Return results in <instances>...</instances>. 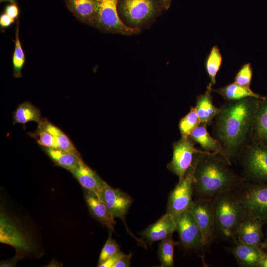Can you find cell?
<instances>
[{"instance_id":"36","label":"cell","mask_w":267,"mask_h":267,"mask_svg":"<svg viewBox=\"0 0 267 267\" xmlns=\"http://www.w3.org/2000/svg\"><path fill=\"white\" fill-rule=\"evenodd\" d=\"M132 254L126 255L122 258L114 266V267H129L130 266L131 258Z\"/></svg>"},{"instance_id":"8","label":"cell","mask_w":267,"mask_h":267,"mask_svg":"<svg viewBox=\"0 0 267 267\" xmlns=\"http://www.w3.org/2000/svg\"><path fill=\"white\" fill-rule=\"evenodd\" d=\"M193 164L171 192L168 200L167 213L173 215L175 219L189 210L193 202Z\"/></svg>"},{"instance_id":"20","label":"cell","mask_w":267,"mask_h":267,"mask_svg":"<svg viewBox=\"0 0 267 267\" xmlns=\"http://www.w3.org/2000/svg\"><path fill=\"white\" fill-rule=\"evenodd\" d=\"M212 87L209 84L206 91L197 96L195 107L200 123L207 126L212 123L213 119L221 110V108L216 107L213 103Z\"/></svg>"},{"instance_id":"9","label":"cell","mask_w":267,"mask_h":267,"mask_svg":"<svg viewBox=\"0 0 267 267\" xmlns=\"http://www.w3.org/2000/svg\"><path fill=\"white\" fill-rule=\"evenodd\" d=\"M189 211L199 228L203 246H209L213 240L215 232V219L212 200L195 198Z\"/></svg>"},{"instance_id":"26","label":"cell","mask_w":267,"mask_h":267,"mask_svg":"<svg viewBox=\"0 0 267 267\" xmlns=\"http://www.w3.org/2000/svg\"><path fill=\"white\" fill-rule=\"evenodd\" d=\"M222 62V57L220 49L217 45L213 46L205 61V68L210 79L209 84L213 86L216 83V76L220 69Z\"/></svg>"},{"instance_id":"25","label":"cell","mask_w":267,"mask_h":267,"mask_svg":"<svg viewBox=\"0 0 267 267\" xmlns=\"http://www.w3.org/2000/svg\"><path fill=\"white\" fill-rule=\"evenodd\" d=\"M13 124L25 125L30 122L39 124L42 118L40 110L31 102L25 101L18 105L13 113Z\"/></svg>"},{"instance_id":"13","label":"cell","mask_w":267,"mask_h":267,"mask_svg":"<svg viewBox=\"0 0 267 267\" xmlns=\"http://www.w3.org/2000/svg\"><path fill=\"white\" fill-rule=\"evenodd\" d=\"M266 223L248 213L238 228L233 239L244 243L260 246L264 239L263 226Z\"/></svg>"},{"instance_id":"6","label":"cell","mask_w":267,"mask_h":267,"mask_svg":"<svg viewBox=\"0 0 267 267\" xmlns=\"http://www.w3.org/2000/svg\"><path fill=\"white\" fill-rule=\"evenodd\" d=\"M233 191L248 212L267 223V183L248 181Z\"/></svg>"},{"instance_id":"3","label":"cell","mask_w":267,"mask_h":267,"mask_svg":"<svg viewBox=\"0 0 267 267\" xmlns=\"http://www.w3.org/2000/svg\"><path fill=\"white\" fill-rule=\"evenodd\" d=\"M215 231L223 237L233 239L248 212L233 191L224 192L212 199Z\"/></svg>"},{"instance_id":"41","label":"cell","mask_w":267,"mask_h":267,"mask_svg":"<svg viewBox=\"0 0 267 267\" xmlns=\"http://www.w3.org/2000/svg\"><path fill=\"white\" fill-rule=\"evenodd\" d=\"M15 0H0V2H5V1H9L12 3H13L15 1Z\"/></svg>"},{"instance_id":"23","label":"cell","mask_w":267,"mask_h":267,"mask_svg":"<svg viewBox=\"0 0 267 267\" xmlns=\"http://www.w3.org/2000/svg\"><path fill=\"white\" fill-rule=\"evenodd\" d=\"M41 148L55 165L69 172L73 170L82 159L81 156L68 151L44 146H41Z\"/></svg>"},{"instance_id":"17","label":"cell","mask_w":267,"mask_h":267,"mask_svg":"<svg viewBox=\"0 0 267 267\" xmlns=\"http://www.w3.org/2000/svg\"><path fill=\"white\" fill-rule=\"evenodd\" d=\"M233 240L235 244L231 251L238 265L243 267H259L260 261L265 253L263 249L260 246Z\"/></svg>"},{"instance_id":"18","label":"cell","mask_w":267,"mask_h":267,"mask_svg":"<svg viewBox=\"0 0 267 267\" xmlns=\"http://www.w3.org/2000/svg\"><path fill=\"white\" fill-rule=\"evenodd\" d=\"M250 139V142L267 145V96L259 100Z\"/></svg>"},{"instance_id":"5","label":"cell","mask_w":267,"mask_h":267,"mask_svg":"<svg viewBox=\"0 0 267 267\" xmlns=\"http://www.w3.org/2000/svg\"><path fill=\"white\" fill-rule=\"evenodd\" d=\"M238 158L246 180L267 183V145L249 142L242 148Z\"/></svg>"},{"instance_id":"31","label":"cell","mask_w":267,"mask_h":267,"mask_svg":"<svg viewBox=\"0 0 267 267\" xmlns=\"http://www.w3.org/2000/svg\"><path fill=\"white\" fill-rule=\"evenodd\" d=\"M111 232V231H109L108 237L101 250L98 260V266L105 262L120 250L118 244L115 240L112 238Z\"/></svg>"},{"instance_id":"33","label":"cell","mask_w":267,"mask_h":267,"mask_svg":"<svg viewBox=\"0 0 267 267\" xmlns=\"http://www.w3.org/2000/svg\"><path fill=\"white\" fill-rule=\"evenodd\" d=\"M126 254L120 250L106 260L105 262L98 266V267H114V265Z\"/></svg>"},{"instance_id":"28","label":"cell","mask_w":267,"mask_h":267,"mask_svg":"<svg viewBox=\"0 0 267 267\" xmlns=\"http://www.w3.org/2000/svg\"><path fill=\"white\" fill-rule=\"evenodd\" d=\"M25 62L24 52L19 36V25L16 26L14 50L12 56L13 76L16 78L22 77V70Z\"/></svg>"},{"instance_id":"30","label":"cell","mask_w":267,"mask_h":267,"mask_svg":"<svg viewBox=\"0 0 267 267\" xmlns=\"http://www.w3.org/2000/svg\"><path fill=\"white\" fill-rule=\"evenodd\" d=\"M29 135L34 138L41 146L58 149L56 139L49 133L37 128L34 132L29 133Z\"/></svg>"},{"instance_id":"24","label":"cell","mask_w":267,"mask_h":267,"mask_svg":"<svg viewBox=\"0 0 267 267\" xmlns=\"http://www.w3.org/2000/svg\"><path fill=\"white\" fill-rule=\"evenodd\" d=\"M212 91L218 93L225 100L231 101L248 97L261 98L263 96L254 92L250 88L241 86L234 82L218 89H212Z\"/></svg>"},{"instance_id":"34","label":"cell","mask_w":267,"mask_h":267,"mask_svg":"<svg viewBox=\"0 0 267 267\" xmlns=\"http://www.w3.org/2000/svg\"><path fill=\"white\" fill-rule=\"evenodd\" d=\"M5 13L11 17L16 19L19 15V9L17 5L13 2L5 7Z\"/></svg>"},{"instance_id":"7","label":"cell","mask_w":267,"mask_h":267,"mask_svg":"<svg viewBox=\"0 0 267 267\" xmlns=\"http://www.w3.org/2000/svg\"><path fill=\"white\" fill-rule=\"evenodd\" d=\"M96 22L95 27L113 34L131 35L137 34L139 30L131 28L121 20L118 10L119 0H95Z\"/></svg>"},{"instance_id":"32","label":"cell","mask_w":267,"mask_h":267,"mask_svg":"<svg viewBox=\"0 0 267 267\" xmlns=\"http://www.w3.org/2000/svg\"><path fill=\"white\" fill-rule=\"evenodd\" d=\"M253 76V70L250 63L244 64L236 73L234 82L244 87L250 88Z\"/></svg>"},{"instance_id":"29","label":"cell","mask_w":267,"mask_h":267,"mask_svg":"<svg viewBox=\"0 0 267 267\" xmlns=\"http://www.w3.org/2000/svg\"><path fill=\"white\" fill-rule=\"evenodd\" d=\"M200 123L195 107H191L190 111L181 119L179 123V129L182 137H189L192 131Z\"/></svg>"},{"instance_id":"14","label":"cell","mask_w":267,"mask_h":267,"mask_svg":"<svg viewBox=\"0 0 267 267\" xmlns=\"http://www.w3.org/2000/svg\"><path fill=\"white\" fill-rule=\"evenodd\" d=\"M84 189L93 192L99 196L108 184L82 160L70 172Z\"/></svg>"},{"instance_id":"37","label":"cell","mask_w":267,"mask_h":267,"mask_svg":"<svg viewBox=\"0 0 267 267\" xmlns=\"http://www.w3.org/2000/svg\"><path fill=\"white\" fill-rule=\"evenodd\" d=\"M20 257V256L19 254H17V256L13 258V259L9 261H6L2 262L0 264V267H14L15 266V265L18 260V259Z\"/></svg>"},{"instance_id":"40","label":"cell","mask_w":267,"mask_h":267,"mask_svg":"<svg viewBox=\"0 0 267 267\" xmlns=\"http://www.w3.org/2000/svg\"><path fill=\"white\" fill-rule=\"evenodd\" d=\"M260 247L263 249L267 250V235L265 239L262 242Z\"/></svg>"},{"instance_id":"21","label":"cell","mask_w":267,"mask_h":267,"mask_svg":"<svg viewBox=\"0 0 267 267\" xmlns=\"http://www.w3.org/2000/svg\"><path fill=\"white\" fill-rule=\"evenodd\" d=\"M207 127V125L200 123L191 133L190 138L199 143L204 151L218 153L224 158L221 144L217 139L210 135Z\"/></svg>"},{"instance_id":"35","label":"cell","mask_w":267,"mask_h":267,"mask_svg":"<svg viewBox=\"0 0 267 267\" xmlns=\"http://www.w3.org/2000/svg\"><path fill=\"white\" fill-rule=\"evenodd\" d=\"M15 19L11 17L5 13H3L0 16V25L3 28H5L10 26L14 22Z\"/></svg>"},{"instance_id":"1","label":"cell","mask_w":267,"mask_h":267,"mask_svg":"<svg viewBox=\"0 0 267 267\" xmlns=\"http://www.w3.org/2000/svg\"><path fill=\"white\" fill-rule=\"evenodd\" d=\"M260 98L248 97L229 101L216 117L214 134L230 164L249 142Z\"/></svg>"},{"instance_id":"12","label":"cell","mask_w":267,"mask_h":267,"mask_svg":"<svg viewBox=\"0 0 267 267\" xmlns=\"http://www.w3.org/2000/svg\"><path fill=\"white\" fill-rule=\"evenodd\" d=\"M176 222V231L184 248L198 249L204 247L199 228L189 210L178 217Z\"/></svg>"},{"instance_id":"19","label":"cell","mask_w":267,"mask_h":267,"mask_svg":"<svg viewBox=\"0 0 267 267\" xmlns=\"http://www.w3.org/2000/svg\"><path fill=\"white\" fill-rule=\"evenodd\" d=\"M67 7L80 21L95 27V0H65Z\"/></svg>"},{"instance_id":"22","label":"cell","mask_w":267,"mask_h":267,"mask_svg":"<svg viewBox=\"0 0 267 267\" xmlns=\"http://www.w3.org/2000/svg\"><path fill=\"white\" fill-rule=\"evenodd\" d=\"M38 124V128L44 130L55 137L58 149L68 151L81 156V154L70 138L58 127L49 122L46 118H42Z\"/></svg>"},{"instance_id":"39","label":"cell","mask_w":267,"mask_h":267,"mask_svg":"<svg viewBox=\"0 0 267 267\" xmlns=\"http://www.w3.org/2000/svg\"><path fill=\"white\" fill-rule=\"evenodd\" d=\"M172 0H160L164 9L167 10L170 6Z\"/></svg>"},{"instance_id":"2","label":"cell","mask_w":267,"mask_h":267,"mask_svg":"<svg viewBox=\"0 0 267 267\" xmlns=\"http://www.w3.org/2000/svg\"><path fill=\"white\" fill-rule=\"evenodd\" d=\"M193 164V195L196 198L212 199L222 193L237 189L245 179L237 175L230 168L231 164L218 153H196Z\"/></svg>"},{"instance_id":"16","label":"cell","mask_w":267,"mask_h":267,"mask_svg":"<svg viewBox=\"0 0 267 267\" xmlns=\"http://www.w3.org/2000/svg\"><path fill=\"white\" fill-rule=\"evenodd\" d=\"M85 199L90 214L109 231L113 232L116 224L115 218L97 194L84 189Z\"/></svg>"},{"instance_id":"4","label":"cell","mask_w":267,"mask_h":267,"mask_svg":"<svg viewBox=\"0 0 267 267\" xmlns=\"http://www.w3.org/2000/svg\"><path fill=\"white\" fill-rule=\"evenodd\" d=\"M164 9L160 0H119L118 4L122 21L128 26L139 30Z\"/></svg>"},{"instance_id":"27","label":"cell","mask_w":267,"mask_h":267,"mask_svg":"<svg viewBox=\"0 0 267 267\" xmlns=\"http://www.w3.org/2000/svg\"><path fill=\"white\" fill-rule=\"evenodd\" d=\"M178 244L173 239V234L161 240L159 244L158 255L162 267H172L174 265L175 246Z\"/></svg>"},{"instance_id":"11","label":"cell","mask_w":267,"mask_h":267,"mask_svg":"<svg viewBox=\"0 0 267 267\" xmlns=\"http://www.w3.org/2000/svg\"><path fill=\"white\" fill-rule=\"evenodd\" d=\"M204 151L195 148L189 137H181L174 144L172 159L167 167L180 180L192 165L195 154Z\"/></svg>"},{"instance_id":"10","label":"cell","mask_w":267,"mask_h":267,"mask_svg":"<svg viewBox=\"0 0 267 267\" xmlns=\"http://www.w3.org/2000/svg\"><path fill=\"white\" fill-rule=\"evenodd\" d=\"M100 197L105 203L110 213L114 218L122 220L127 232L138 243L146 247L143 241L136 238L128 228L125 221V216L133 203L132 198L128 194L118 188L108 185L103 190Z\"/></svg>"},{"instance_id":"15","label":"cell","mask_w":267,"mask_h":267,"mask_svg":"<svg viewBox=\"0 0 267 267\" xmlns=\"http://www.w3.org/2000/svg\"><path fill=\"white\" fill-rule=\"evenodd\" d=\"M176 231V222L174 217L167 213L155 222L149 225L141 233L145 241L150 244L162 240Z\"/></svg>"},{"instance_id":"38","label":"cell","mask_w":267,"mask_h":267,"mask_svg":"<svg viewBox=\"0 0 267 267\" xmlns=\"http://www.w3.org/2000/svg\"><path fill=\"white\" fill-rule=\"evenodd\" d=\"M259 267H267V254L265 252L261 258Z\"/></svg>"}]
</instances>
